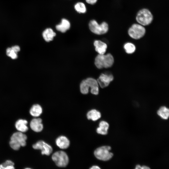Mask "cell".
Returning a JSON list of instances; mask_svg holds the SVG:
<instances>
[{"label":"cell","instance_id":"6da1fadb","mask_svg":"<svg viewBox=\"0 0 169 169\" xmlns=\"http://www.w3.org/2000/svg\"><path fill=\"white\" fill-rule=\"evenodd\" d=\"M90 87V92L93 94L97 95L99 93V84L95 79L88 78L83 80L80 85V91L83 94H86L89 92Z\"/></svg>","mask_w":169,"mask_h":169},{"label":"cell","instance_id":"7a4b0ae2","mask_svg":"<svg viewBox=\"0 0 169 169\" xmlns=\"http://www.w3.org/2000/svg\"><path fill=\"white\" fill-rule=\"evenodd\" d=\"M26 135L23 133L18 131L14 133L11 136L9 144L10 147L15 150H19L21 146L26 145Z\"/></svg>","mask_w":169,"mask_h":169},{"label":"cell","instance_id":"3957f363","mask_svg":"<svg viewBox=\"0 0 169 169\" xmlns=\"http://www.w3.org/2000/svg\"><path fill=\"white\" fill-rule=\"evenodd\" d=\"M114 62V59L110 54H99L95 59V64L98 69L108 68L111 67Z\"/></svg>","mask_w":169,"mask_h":169},{"label":"cell","instance_id":"277c9868","mask_svg":"<svg viewBox=\"0 0 169 169\" xmlns=\"http://www.w3.org/2000/svg\"><path fill=\"white\" fill-rule=\"evenodd\" d=\"M153 19V15L148 9L143 8L137 13L136 19L137 22L143 26L149 25L152 22Z\"/></svg>","mask_w":169,"mask_h":169},{"label":"cell","instance_id":"5b68a950","mask_svg":"<svg viewBox=\"0 0 169 169\" xmlns=\"http://www.w3.org/2000/svg\"><path fill=\"white\" fill-rule=\"evenodd\" d=\"M89 27L91 32L97 35L105 34L109 29V26L106 22H103L101 24H99L94 19L90 21Z\"/></svg>","mask_w":169,"mask_h":169},{"label":"cell","instance_id":"8992f818","mask_svg":"<svg viewBox=\"0 0 169 169\" xmlns=\"http://www.w3.org/2000/svg\"><path fill=\"white\" fill-rule=\"evenodd\" d=\"M111 147L109 146H103L97 148L94 151L95 157L99 160L106 161L110 159L113 154L110 151Z\"/></svg>","mask_w":169,"mask_h":169},{"label":"cell","instance_id":"52a82bcc","mask_svg":"<svg viewBox=\"0 0 169 169\" xmlns=\"http://www.w3.org/2000/svg\"><path fill=\"white\" fill-rule=\"evenodd\" d=\"M52 158L56 165L59 167H64L69 163V159L66 153L63 151L55 152L52 155Z\"/></svg>","mask_w":169,"mask_h":169},{"label":"cell","instance_id":"ba28073f","mask_svg":"<svg viewBox=\"0 0 169 169\" xmlns=\"http://www.w3.org/2000/svg\"><path fill=\"white\" fill-rule=\"evenodd\" d=\"M145 28L139 23L133 24L128 30V33L130 36L135 39L142 38L145 35Z\"/></svg>","mask_w":169,"mask_h":169},{"label":"cell","instance_id":"9c48e42d","mask_svg":"<svg viewBox=\"0 0 169 169\" xmlns=\"http://www.w3.org/2000/svg\"><path fill=\"white\" fill-rule=\"evenodd\" d=\"M33 147L35 149H39L41 151L42 155H49L53 151L52 147L44 141L40 140L33 145Z\"/></svg>","mask_w":169,"mask_h":169},{"label":"cell","instance_id":"30bf717a","mask_svg":"<svg viewBox=\"0 0 169 169\" xmlns=\"http://www.w3.org/2000/svg\"><path fill=\"white\" fill-rule=\"evenodd\" d=\"M113 77L112 74H102L97 79L99 85L102 88L107 87L110 82L113 79Z\"/></svg>","mask_w":169,"mask_h":169},{"label":"cell","instance_id":"8fae6325","mask_svg":"<svg viewBox=\"0 0 169 169\" xmlns=\"http://www.w3.org/2000/svg\"><path fill=\"white\" fill-rule=\"evenodd\" d=\"M30 125L32 130L37 132L41 131L43 128L42 120L40 118L33 119L30 122Z\"/></svg>","mask_w":169,"mask_h":169},{"label":"cell","instance_id":"7c38bea8","mask_svg":"<svg viewBox=\"0 0 169 169\" xmlns=\"http://www.w3.org/2000/svg\"><path fill=\"white\" fill-rule=\"evenodd\" d=\"M56 145L61 149H66L69 145L70 142L68 138L65 136H62L58 137L56 139Z\"/></svg>","mask_w":169,"mask_h":169},{"label":"cell","instance_id":"4fadbf2b","mask_svg":"<svg viewBox=\"0 0 169 169\" xmlns=\"http://www.w3.org/2000/svg\"><path fill=\"white\" fill-rule=\"evenodd\" d=\"M70 27V23L69 21L67 19L64 18L62 19L59 24L56 26L55 28L58 31L64 33L69 30Z\"/></svg>","mask_w":169,"mask_h":169},{"label":"cell","instance_id":"5bb4252c","mask_svg":"<svg viewBox=\"0 0 169 169\" xmlns=\"http://www.w3.org/2000/svg\"><path fill=\"white\" fill-rule=\"evenodd\" d=\"M94 44L95 51L99 54H105L107 48V45L105 43L99 40H96L94 41Z\"/></svg>","mask_w":169,"mask_h":169},{"label":"cell","instance_id":"9a60e30c","mask_svg":"<svg viewBox=\"0 0 169 169\" xmlns=\"http://www.w3.org/2000/svg\"><path fill=\"white\" fill-rule=\"evenodd\" d=\"M28 123L27 121L25 120L19 119L15 123V127L19 131L22 133L25 132L28 130L27 126Z\"/></svg>","mask_w":169,"mask_h":169},{"label":"cell","instance_id":"2e32d148","mask_svg":"<svg viewBox=\"0 0 169 169\" xmlns=\"http://www.w3.org/2000/svg\"><path fill=\"white\" fill-rule=\"evenodd\" d=\"M56 34L51 28H48L45 29L43 32L42 36L44 40L49 42L52 40Z\"/></svg>","mask_w":169,"mask_h":169},{"label":"cell","instance_id":"e0dca14e","mask_svg":"<svg viewBox=\"0 0 169 169\" xmlns=\"http://www.w3.org/2000/svg\"><path fill=\"white\" fill-rule=\"evenodd\" d=\"M109 127V124L105 121H100L99 124V126L96 129L97 132L102 135H106Z\"/></svg>","mask_w":169,"mask_h":169},{"label":"cell","instance_id":"ac0fdd59","mask_svg":"<svg viewBox=\"0 0 169 169\" xmlns=\"http://www.w3.org/2000/svg\"><path fill=\"white\" fill-rule=\"evenodd\" d=\"M31 115L35 117L40 116L42 112V109L41 106L37 104L33 105L30 110Z\"/></svg>","mask_w":169,"mask_h":169},{"label":"cell","instance_id":"d6986e66","mask_svg":"<svg viewBox=\"0 0 169 169\" xmlns=\"http://www.w3.org/2000/svg\"><path fill=\"white\" fill-rule=\"evenodd\" d=\"M101 116L100 112L96 110L93 109L89 111L87 114V117L88 120L95 121L100 119Z\"/></svg>","mask_w":169,"mask_h":169},{"label":"cell","instance_id":"ffe728a7","mask_svg":"<svg viewBox=\"0 0 169 169\" xmlns=\"http://www.w3.org/2000/svg\"><path fill=\"white\" fill-rule=\"evenodd\" d=\"M157 114L162 118L167 120L169 117V110L168 108L165 106L160 107L157 112Z\"/></svg>","mask_w":169,"mask_h":169},{"label":"cell","instance_id":"44dd1931","mask_svg":"<svg viewBox=\"0 0 169 169\" xmlns=\"http://www.w3.org/2000/svg\"><path fill=\"white\" fill-rule=\"evenodd\" d=\"M75 11L79 13H84L86 12V8L84 4L81 2H78L74 6Z\"/></svg>","mask_w":169,"mask_h":169},{"label":"cell","instance_id":"7402d4cb","mask_svg":"<svg viewBox=\"0 0 169 169\" xmlns=\"http://www.w3.org/2000/svg\"><path fill=\"white\" fill-rule=\"evenodd\" d=\"M14 163L10 160H7L0 165V169H15Z\"/></svg>","mask_w":169,"mask_h":169},{"label":"cell","instance_id":"603a6c76","mask_svg":"<svg viewBox=\"0 0 169 169\" xmlns=\"http://www.w3.org/2000/svg\"><path fill=\"white\" fill-rule=\"evenodd\" d=\"M124 49L127 53L131 54L133 53L135 51L136 47L133 44L128 43L124 45Z\"/></svg>","mask_w":169,"mask_h":169},{"label":"cell","instance_id":"cb8c5ba5","mask_svg":"<svg viewBox=\"0 0 169 169\" xmlns=\"http://www.w3.org/2000/svg\"><path fill=\"white\" fill-rule=\"evenodd\" d=\"M6 54L13 59H15L17 58V53L14 52L11 48H8L7 49Z\"/></svg>","mask_w":169,"mask_h":169},{"label":"cell","instance_id":"d4e9b609","mask_svg":"<svg viewBox=\"0 0 169 169\" xmlns=\"http://www.w3.org/2000/svg\"><path fill=\"white\" fill-rule=\"evenodd\" d=\"M11 48L14 52L17 53L20 50V48L19 47L18 45L13 46Z\"/></svg>","mask_w":169,"mask_h":169},{"label":"cell","instance_id":"484cf974","mask_svg":"<svg viewBox=\"0 0 169 169\" xmlns=\"http://www.w3.org/2000/svg\"><path fill=\"white\" fill-rule=\"evenodd\" d=\"M98 0H85L86 2L88 3L93 5L95 4L97 2Z\"/></svg>","mask_w":169,"mask_h":169},{"label":"cell","instance_id":"4316f807","mask_svg":"<svg viewBox=\"0 0 169 169\" xmlns=\"http://www.w3.org/2000/svg\"><path fill=\"white\" fill-rule=\"evenodd\" d=\"M89 169H101L98 166H93L91 167Z\"/></svg>","mask_w":169,"mask_h":169},{"label":"cell","instance_id":"83f0119b","mask_svg":"<svg viewBox=\"0 0 169 169\" xmlns=\"http://www.w3.org/2000/svg\"><path fill=\"white\" fill-rule=\"evenodd\" d=\"M135 169H141V166L140 165H137L136 166Z\"/></svg>","mask_w":169,"mask_h":169},{"label":"cell","instance_id":"f1b7e54d","mask_svg":"<svg viewBox=\"0 0 169 169\" xmlns=\"http://www.w3.org/2000/svg\"><path fill=\"white\" fill-rule=\"evenodd\" d=\"M141 169H150V168L146 166H141Z\"/></svg>","mask_w":169,"mask_h":169},{"label":"cell","instance_id":"f546056e","mask_svg":"<svg viewBox=\"0 0 169 169\" xmlns=\"http://www.w3.org/2000/svg\"><path fill=\"white\" fill-rule=\"evenodd\" d=\"M24 169H32L30 168H25Z\"/></svg>","mask_w":169,"mask_h":169}]
</instances>
